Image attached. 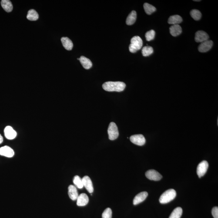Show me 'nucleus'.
<instances>
[{
  "label": "nucleus",
  "mask_w": 218,
  "mask_h": 218,
  "mask_svg": "<svg viewBox=\"0 0 218 218\" xmlns=\"http://www.w3.org/2000/svg\"><path fill=\"white\" fill-rule=\"evenodd\" d=\"M183 21L182 17L179 15H174L171 16L168 20L169 24L176 25L181 23Z\"/></svg>",
  "instance_id": "nucleus-21"
},
{
  "label": "nucleus",
  "mask_w": 218,
  "mask_h": 218,
  "mask_svg": "<svg viewBox=\"0 0 218 218\" xmlns=\"http://www.w3.org/2000/svg\"><path fill=\"white\" fill-rule=\"evenodd\" d=\"M153 48L150 46H145L143 47L142 50V53L143 56H149L153 53Z\"/></svg>",
  "instance_id": "nucleus-25"
},
{
  "label": "nucleus",
  "mask_w": 218,
  "mask_h": 218,
  "mask_svg": "<svg viewBox=\"0 0 218 218\" xmlns=\"http://www.w3.org/2000/svg\"><path fill=\"white\" fill-rule=\"evenodd\" d=\"M63 46L65 49L68 51H70L73 47V44L72 41L68 37H62L61 38Z\"/></svg>",
  "instance_id": "nucleus-18"
},
{
  "label": "nucleus",
  "mask_w": 218,
  "mask_h": 218,
  "mask_svg": "<svg viewBox=\"0 0 218 218\" xmlns=\"http://www.w3.org/2000/svg\"><path fill=\"white\" fill-rule=\"evenodd\" d=\"M213 46V42L211 40L205 41L199 45L198 49L200 52L205 53L210 50Z\"/></svg>",
  "instance_id": "nucleus-9"
},
{
  "label": "nucleus",
  "mask_w": 218,
  "mask_h": 218,
  "mask_svg": "<svg viewBox=\"0 0 218 218\" xmlns=\"http://www.w3.org/2000/svg\"><path fill=\"white\" fill-rule=\"evenodd\" d=\"M212 215L214 218H218V207H214L212 209Z\"/></svg>",
  "instance_id": "nucleus-30"
},
{
  "label": "nucleus",
  "mask_w": 218,
  "mask_h": 218,
  "mask_svg": "<svg viewBox=\"0 0 218 218\" xmlns=\"http://www.w3.org/2000/svg\"><path fill=\"white\" fill-rule=\"evenodd\" d=\"M3 139L2 135L0 134V144L3 143Z\"/></svg>",
  "instance_id": "nucleus-31"
},
{
  "label": "nucleus",
  "mask_w": 218,
  "mask_h": 218,
  "mask_svg": "<svg viewBox=\"0 0 218 218\" xmlns=\"http://www.w3.org/2000/svg\"><path fill=\"white\" fill-rule=\"evenodd\" d=\"M183 213V210L181 207H177L172 211L169 218H180Z\"/></svg>",
  "instance_id": "nucleus-23"
},
{
  "label": "nucleus",
  "mask_w": 218,
  "mask_h": 218,
  "mask_svg": "<svg viewBox=\"0 0 218 218\" xmlns=\"http://www.w3.org/2000/svg\"><path fill=\"white\" fill-rule=\"evenodd\" d=\"M0 155L6 157L12 158L14 156V152L10 147L4 146L0 148Z\"/></svg>",
  "instance_id": "nucleus-8"
},
{
  "label": "nucleus",
  "mask_w": 218,
  "mask_h": 218,
  "mask_svg": "<svg viewBox=\"0 0 218 218\" xmlns=\"http://www.w3.org/2000/svg\"><path fill=\"white\" fill-rule=\"evenodd\" d=\"M170 32L173 36H176L180 35L182 32V27L179 24L172 25L170 28Z\"/></svg>",
  "instance_id": "nucleus-17"
},
{
  "label": "nucleus",
  "mask_w": 218,
  "mask_h": 218,
  "mask_svg": "<svg viewBox=\"0 0 218 218\" xmlns=\"http://www.w3.org/2000/svg\"><path fill=\"white\" fill-rule=\"evenodd\" d=\"M39 15L38 13L34 9H31L28 11L27 15V19L31 21H36L38 19Z\"/></svg>",
  "instance_id": "nucleus-22"
},
{
  "label": "nucleus",
  "mask_w": 218,
  "mask_h": 218,
  "mask_svg": "<svg viewBox=\"0 0 218 218\" xmlns=\"http://www.w3.org/2000/svg\"><path fill=\"white\" fill-rule=\"evenodd\" d=\"M200 1V0H199V1Z\"/></svg>",
  "instance_id": "nucleus-32"
},
{
  "label": "nucleus",
  "mask_w": 218,
  "mask_h": 218,
  "mask_svg": "<svg viewBox=\"0 0 218 218\" xmlns=\"http://www.w3.org/2000/svg\"><path fill=\"white\" fill-rule=\"evenodd\" d=\"M1 6L7 12H10L12 11L13 5L11 1L9 0H2L1 1Z\"/></svg>",
  "instance_id": "nucleus-19"
},
{
  "label": "nucleus",
  "mask_w": 218,
  "mask_h": 218,
  "mask_svg": "<svg viewBox=\"0 0 218 218\" xmlns=\"http://www.w3.org/2000/svg\"><path fill=\"white\" fill-rule=\"evenodd\" d=\"M77 200V205L79 206H83L87 204L89 201L87 195L85 193L81 194L78 196Z\"/></svg>",
  "instance_id": "nucleus-13"
},
{
  "label": "nucleus",
  "mask_w": 218,
  "mask_h": 218,
  "mask_svg": "<svg viewBox=\"0 0 218 218\" xmlns=\"http://www.w3.org/2000/svg\"><path fill=\"white\" fill-rule=\"evenodd\" d=\"M145 176L149 180L158 181L162 178V176L159 172L154 170H149L145 173Z\"/></svg>",
  "instance_id": "nucleus-6"
},
{
  "label": "nucleus",
  "mask_w": 218,
  "mask_h": 218,
  "mask_svg": "<svg viewBox=\"0 0 218 218\" xmlns=\"http://www.w3.org/2000/svg\"><path fill=\"white\" fill-rule=\"evenodd\" d=\"M4 134L6 138L8 140H12L17 136V132L12 127L7 126L4 129Z\"/></svg>",
  "instance_id": "nucleus-10"
},
{
  "label": "nucleus",
  "mask_w": 218,
  "mask_h": 218,
  "mask_svg": "<svg viewBox=\"0 0 218 218\" xmlns=\"http://www.w3.org/2000/svg\"><path fill=\"white\" fill-rule=\"evenodd\" d=\"M131 43L129 45V51L132 53H135L140 50L143 45V41L139 36L133 37L131 39Z\"/></svg>",
  "instance_id": "nucleus-3"
},
{
  "label": "nucleus",
  "mask_w": 218,
  "mask_h": 218,
  "mask_svg": "<svg viewBox=\"0 0 218 218\" xmlns=\"http://www.w3.org/2000/svg\"><path fill=\"white\" fill-rule=\"evenodd\" d=\"M102 87L104 90L107 92H121L124 91L126 85L122 82H112L109 81L105 82L102 85Z\"/></svg>",
  "instance_id": "nucleus-1"
},
{
  "label": "nucleus",
  "mask_w": 218,
  "mask_h": 218,
  "mask_svg": "<svg viewBox=\"0 0 218 218\" xmlns=\"http://www.w3.org/2000/svg\"><path fill=\"white\" fill-rule=\"evenodd\" d=\"M209 36L206 32L203 31H198L197 32L195 35V41L197 42H202L208 40Z\"/></svg>",
  "instance_id": "nucleus-11"
},
{
  "label": "nucleus",
  "mask_w": 218,
  "mask_h": 218,
  "mask_svg": "<svg viewBox=\"0 0 218 218\" xmlns=\"http://www.w3.org/2000/svg\"><path fill=\"white\" fill-rule=\"evenodd\" d=\"M108 132V135H109V139L110 140H115L119 136L118 127L115 122H112L109 124Z\"/></svg>",
  "instance_id": "nucleus-4"
},
{
  "label": "nucleus",
  "mask_w": 218,
  "mask_h": 218,
  "mask_svg": "<svg viewBox=\"0 0 218 218\" xmlns=\"http://www.w3.org/2000/svg\"><path fill=\"white\" fill-rule=\"evenodd\" d=\"M83 186L89 193H92L93 192V185L90 178L87 176H84L82 179Z\"/></svg>",
  "instance_id": "nucleus-12"
},
{
  "label": "nucleus",
  "mask_w": 218,
  "mask_h": 218,
  "mask_svg": "<svg viewBox=\"0 0 218 218\" xmlns=\"http://www.w3.org/2000/svg\"><path fill=\"white\" fill-rule=\"evenodd\" d=\"M143 8L145 13L149 15H151L156 11V8L154 7L148 3L144 4Z\"/></svg>",
  "instance_id": "nucleus-24"
},
{
  "label": "nucleus",
  "mask_w": 218,
  "mask_h": 218,
  "mask_svg": "<svg viewBox=\"0 0 218 218\" xmlns=\"http://www.w3.org/2000/svg\"><path fill=\"white\" fill-rule=\"evenodd\" d=\"M112 211L109 208H107L102 213V218H112Z\"/></svg>",
  "instance_id": "nucleus-29"
},
{
  "label": "nucleus",
  "mask_w": 218,
  "mask_h": 218,
  "mask_svg": "<svg viewBox=\"0 0 218 218\" xmlns=\"http://www.w3.org/2000/svg\"><path fill=\"white\" fill-rule=\"evenodd\" d=\"M148 196V193L146 192H143L138 193L135 196L133 199V204L134 205H136L143 202L144 201Z\"/></svg>",
  "instance_id": "nucleus-14"
},
{
  "label": "nucleus",
  "mask_w": 218,
  "mask_h": 218,
  "mask_svg": "<svg viewBox=\"0 0 218 218\" xmlns=\"http://www.w3.org/2000/svg\"><path fill=\"white\" fill-rule=\"evenodd\" d=\"M77 59L79 60L81 64L85 69H89L92 66V63L90 60L85 56H81L80 58H78Z\"/></svg>",
  "instance_id": "nucleus-16"
},
{
  "label": "nucleus",
  "mask_w": 218,
  "mask_h": 218,
  "mask_svg": "<svg viewBox=\"0 0 218 218\" xmlns=\"http://www.w3.org/2000/svg\"><path fill=\"white\" fill-rule=\"evenodd\" d=\"M190 15L195 20H199L202 17L201 13L197 9L192 10L190 12Z\"/></svg>",
  "instance_id": "nucleus-26"
},
{
  "label": "nucleus",
  "mask_w": 218,
  "mask_h": 218,
  "mask_svg": "<svg viewBox=\"0 0 218 218\" xmlns=\"http://www.w3.org/2000/svg\"><path fill=\"white\" fill-rule=\"evenodd\" d=\"M137 19V13L132 11L128 15L126 20V24L128 25H132L135 23Z\"/></svg>",
  "instance_id": "nucleus-20"
},
{
  "label": "nucleus",
  "mask_w": 218,
  "mask_h": 218,
  "mask_svg": "<svg viewBox=\"0 0 218 218\" xmlns=\"http://www.w3.org/2000/svg\"><path fill=\"white\" fill-rule=\"evenodd\" d=\"M73 183L78 188L82 189L84 187L82 179L78 175L74 177Z\"/></svg>",
  "instance_id": "nucleus-27"
},
{
  "label": "nucleus",
  "mask_w": 218,
  "mask_h": 218,
  "mask_svg": "<svg viewBox=\"0 0 218 218\" xmlns=\"http://www.w3.org/2000/svg\"><path fill=\"white\" fill-rule=\"evenodd\" d=\"M176 192L173 189H169L164 192L159 199V201L162 204H165L171 201L176 196Z\"/></svg>",
  "instance_id": "nucleus-2"
},
{
  "label": "nucleus",
  "mask_w": 218,
  "mask_h": 218,
  "mask_svg": "<svg viewBox=\"0 0 218 218\" xmlns=\"http://www.w3.org/2000/svg\"><path fill=\"white\" fill-rule=\"evenodd\" d=\"M155 36V32L153 30H150L146 33L145 36L146 40L148 41H150L153 40Z\"/></svg>",
  "instance_id": "nucleus-28"
},
{
  "label": "nucleus",
  "mask_w": 218,
  "mask_h": 218,
  "mask_svg": "<svg viewBox=\"0 0 218 218\" xmlns=\"http://www.w3.org/2000/svg\"><path fill=\"white\" fill-rule=\"evenodd\" d=\"M68 193L70 198L72 200H76L78 194L76 187L73 185H70L68 187Z\"/></svg>",
  "instance_id": "nucleus-15"
},
{
  "label": "nucleus",
  "mask_w": 218,
  "mask_h": 218,
  "mask_svg": "<svg viewBox=\"0 0 218 218\" xmlns=\"http://www.w3.org/2000/svg\"><path fill=\"white\" fill-rule=\"evenodd\" d=\"M209 167V163L206 160L202 161L199 164L197 168V173L199 178L203 176L206 172Z\"/></svg>",
  "instance_id": "nucleus-5"
},
{
  "label": "nucleus",
  "mask_w": 218,
  "mask_h": 218,
  "mask_svg": "<svg viewBox=\"0 0 218 218\" xmlns=\"http://www.w3.org/2000/svg\"><path fill=\"white\" fill-rule=\"evenodd\" d=\"M130 139L132 143L139 146H142L144 145L146 142L144 137L141 134L132 135L130 138Z\"/></svg>",
  "instance_id": "nucleus-7"
}]
</instances>
